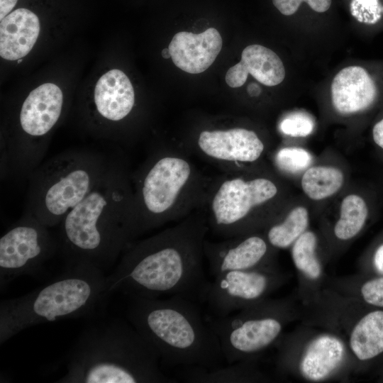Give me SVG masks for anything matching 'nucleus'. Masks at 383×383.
Here are the masks:
<instances>
[{"label":"nucleus","mask_w":383,"mask_h":383,"mask_svg":"<svg viewBox=\"0 0 383 383\" xmlns=\"http://www.w3.org/2000/svg\"><path fill=\"white\" fill-rule=\"evenodd\" d=\"M223 40L214 28L195 34L187 31L176 33L169 50L173 63L190 74L206 71L215 61L222 48Z\"/></svg>","instance_id":"nucleus-15"},{"label":"nucleus","mask_w":383,"mask_h":383,"mask_svg":"<svg viewBox=\"0 0 383 383\" xmlns=\"http://www.w3.org/2000/svg\"><path fill=\"white\" fill-rule=\"evenodd\" d=\"M368 215L365 200L357 194L346 196L341 202L340 213L334 228L335 236L342 240L355 236L363 228Z\"/></svg>","instance_id":"nucleus-22"},{"label":"nucleus","mask_w":383,"mask_h":383,"mask_svg":"<svg viewBox=\"0 0 383 383\" xmlns=\"http://www.w3.org/2000/svg\"><path fill=\"white\" fill-rule=\"evenodd\" d=\"M268 240L260 235H240L219 242L204 241V251L209 271L216 277L222 273L258 268L266 260Z\"/></svg>","instance_id":"nucleus-13"},{"label":"nucleus","mask_w":383,"mask_h":383,"mask_svg":"<svg viewBox=\"0 0 383 383\" xmlns=\"http://www.w3.org/2000/svg\"><path fill=\"white\" fill-rule=\"evenodd\" d=\"M18 0H0V19H3L16 6Z\"/></svg>","instance_id":"nucleus-33"},{"label":"nucleus","mask_w":383,"mask_h":383,"mask_svg":"<svg viewBox=\"0 0 383 383\" xmlns=\"http://www.w3.org/2000/svg\"><path fill=\"white\" fill-rule=\"evenodd\" d=\"M344 182L343 172L331 166L318 165L306 170L301 178L305 194L313 200H322L335 194Z\"/></svg>","instance_id":"nucleus-21"},{"label":"nucleus","mask_w":383,"mask_h":383,"mask_svg":"<svg viewBox=\"0 0 383 383\" xmlns=\"http://www.w3.org/2000/svg\"><path fill=\"white\" fill-rule=\"evenodd\" d=\"M267 87H274L283 82L285 69L280 57L271 49L253 44L244 48L240 61L231 67L225 79L231 88L242 87L248 75Z\"/></svg>","instance_id":"nucleus-16"},{"label":"nucleus","mask_w":383,"mask_h":383,"mask_svg":"<svg viewBox=\"0 0 383 383\" xmlns=\"http://www.w3.org/2000/svg\"><path fill=\"white\" fill-rule=\"evenodd\" d=\"M303 1L307 3L313 11L323 13L329 9L332 0H272L274 6L285 16L295 13Z\"/></svg>","instance_id":"nucleus-29"},{"label":"nucleus","mask_w":383,"mask_h":383,"mask_svg":"<svg viewBox=\"0 0 383 383\" xmlns=\"http://www.w3.org/2000/svg\"><path fill=\"white\" fill-rule=\"evenodd\" d=\"M162 56L165 59H169L171 58V55L169 50V48H164L162 51Z\"/></svg>","instance_id":"nucleus-34"},{"label":"nucleus","mask_w":383,"mask_h":383,"mask_svg":"<svg viewBox=\"0 0 383 383\" xmlns=\"http://www.w3.org/2000/svg\"><path fill=\"white\" fill-rule=\"evenodd\" d=\"M316 246V235L306 231L296 239L292 250L296 267L311 279H318L321 274V267L315 252Z\"/></svg>","instance_id":"nucleus-25"},{"label":"nucleus","mask_w":383,"mask_h":383,"mask_svg":"<svg viewBox=\"0 0 383 383\" xmlns=\"http://www.w3.org/2000/svg\"><path fill=\"white\" fill-rule=\"evenodd\" d=\"M154 349L130 323L93 326L79 337L66 357L59 383H170Z\"/></svg>","instance_id":"nucleus-4"},{"label":"nucleus","mask_w":383,"mask_h":383,"mask_svg":"<svg viewBox=\"0 0 383 383\" xmlns=\"http://www.w3.org/2000/svg\"><path fill=\"white\" fill-rule=\"evenodd\" d=\"M360 293L366 304L383 309V276L365 282L361 287Z\"/></svg>","instance_id":"nucleus-30"},{"label":"nucleus","mask_w":383,"mask_h":383,"mask_svg":"<svg viewBox=\"0 0 383 383\" xmlns=\"http://www.w3.org/2000/svg\"><path fill=\"white\" fill-rule=\"evenodd\" d=\"M129 323L168 365L211 369L224 360L216 334L194 301L180 295L131 297Z\"/></svg>","instance_id":"nucleus-3"},{"label":"nucleus","mask_w":383,"mask_h":383,"mask_svg":"<svg viewBox=\"0 0 383 383\" xmlns=\"http://www.w3.org/2000/svg\"><path fill=\"white\" fill-rule=\"evenodd\" d=\"M350 346L362 362L371 361L383 355V309L369 311L358 321L352 331Z\"/></svg>","instance_id":"nucleus-20"},{"label":"nucleus","mask_w":383,"mask_h":383,"mask_svg":"<svg viewBox=\"0 0 383 383\" xmlns=\"http://www.w3.org/2000/svg\"><path fill=\"white\" fill-rule=\"evenodd\" d=\"M209 231L201 209L174 226L133 242L106 276L109 294L159 298L180 295L205 300L209 282L204 270V244Z\"/></svg>","instance_id":"nucleus-1"},{"label":"nucleus","mask_w":383,"mask_h":383,"mask_svg":"<svg viewBox=\"0 0 383 383\" xmlns=\"http://www.w3.org/2000/svg\"><path fill=\"white\" fill-rule=\"evenodd\" d=\"M372 138L374 143L383 149V118L374 125Z\"/></svg>","instance_id":"nucleus-32"},{"label":"nucleus","mask_w":383,"mask_h":383,"mask_svg":"<svg viewBox=\"0 0 383 383\" xmlns=\"http://www.w3.org/2000/svg\"><path fill=\"white\" fill-rule=\"evenodd\" d=\"M119 157L100 150H65L42 162L30 174L24 213L48 228L67 213L104 179Z\"/></svg>","instance_id":"nucleus-7"},{"label":"nucleus","mask_w":383,"mask_h":383,"mask_svg":"<svg viewBox=\"0 0 383 383\" xmlns=\"http://www.w3.org/2000/svg\"><path fill=\"white\" fill-rule=\"evenodd\" d=\"M40 32L38 16L26 9L9 13L0 23V55L9 60L26 56L35 45Z\"/></svg>","instance_id":"nucleus-18"},{"label":"nucleus","mask_w":383,"mask_h":383,"mask_svg":"<svg viewBox=\"0 0 383 383\" xmlns=\"http://www.w3.org/2000/svg\"><path fill=\"white\" fill-rule=\"evenodd\" d=\"M372 263L374 270L381 276H383V244L380 245L375 250Z\"/></svg>","instance_id":"nucleus-31"},{"label":"nucleus","mask_w":383,"mask_h":383,"mask_svg":"<svg viewBox=\"0 0 383 383\" xmlns=\"http://www.w3.org/2000/svg\"><path fill=\"white\" fill-rule=\"evenodd\" d=\"M94 101L99 115L109 122H119L133 111L135 93L126 74L111 70L98 80Z\"/></svg>","instance_id":"nucleus-17"},{"label":"nucleus","mask_w":383,"mask_h":383,"mask_svg":"<svg viewBox=\"0 0 383 383\" xmlns=\"http://www.w3.org/2000/svg\"><path fill=\"white\" fill-rule=\"evenodd\" d=\"M308 222L309 213L306 209L303 206L296 207L282 222L270 227L267 240L274 248H287L305 232Z\"/></svg>","instance_id":"nucleus-24"},{"label":"nucleus","mask_w":383,"mask_h":383,"mask_svg":"<svg viewBox=\"0 0 383 383\" xmlns=\"http://www.w3.org/2000/svg\"><path fill=\"white\" fill-rule=\"evenodd\" d=\"M274 162L278 168L284 172L298 173L311 165L312 156L304 148L287 147L277 152Z\"/></svg>","instance_id":"nucleus-26"},{"label":"nucleus","mask_w":383,"mask_h":383,"mask_svg":"<svg viewBox=\"0 0 383 383\" xmlns=\"http://www.w3.org/2000/svg\"><path fill=\"white\" fill-rule=\"evenodd\" d=\"M352 13L360 22L376 26L383 20V0H353Z\"/></svg>","instance_id":"nucleus-27"},{"label":"nucleus","mask_w":383,"mask_h":383,"mask_svg":"<svg viewBox=\"0 0 383 383\" xmlns=\"http://www.w3.org/2000/svg\"><path fill=\"white\" fill-rule=\"evenodd\" d=\"M276 183L266 177L223 172L211 179L201 209L209 230L228 238L249 231L252 217L278 194Z\"/></svg>","instance_id":"nucleus-8"},{"label":"nucleus","mask_w":383,"mask_h":383,"mask_svg":"<svg viewBox=\"0 0 383 383\" xmlns=\"http://www.w3.org/2000/svg\"><path fill=\"white\" fill-rule=\"evenodd\" d=\"M343 357L344 346L338 338L321 335L307 347L301 360V372L311 381L323 379L338 368Z\"/></svg>","instance_id":"nucleus-19"},{"label":"nucleus","mask_w":383,"mask_h":383,"mask_svg":"<svg viewBox=\"0 0 383 383\" xmlns=\"http://www.w3.org/2000/svg\"><path fill=\"white\" fill-rule=\"evenodd\" d=\"M262 310H243L236 315L216 316L208 322L219 340L228 364L247 358L269 346L280 334L279 319Z\"/></svg>","instance_id":"nucleus-10"},{"label":"nucleus","mask_w":383,"mask_h":383,"mask_svg":"<svg viewBox=\"0 0 383 383\" xmlns=\"http://www.w3.org/2000/svg\"><path fill=\"white\" fill-rule=\"evenodd\" d=\"M184 374V379L196 383H235L250 379V367L245 359L226 367L211 369L192 367H189Z\"/></svg>","instance_id":"nucleus-23"},{"label":"nucleus","mask_w":383,"mask_h":383,"mask_svg":"<svg viewBox=\"0 0 383 383\" xmlns=\"http://www.w3.org/2000/svg\"><path fill=\"white\" fill-rule=\"evenodd\" d=\"M22 61H23V60L18 59L17 62H18V63H21Z\"/></svg>","instance_id":"nucleus-35"},{"label":"nucleus","mask_w":383,"mask_h":383,"mask_svg":"<svg viewBox=\"0 0 383 383\" xmlns=\"http://www.w3.org/2000/svg\"><path fill=\"white\" fill-rule=\"evenodd\" d=\"M382 87L369 70L359 65L343 68L333 77L331 94L335 109L353 114L372 108L381 96Z\"/></svg>","instance_id":"nucleus-14"},{"label":"nucleus","mask_w":383,"mask_h":383,"mask_svg":"<svg viewBox=\"0 0 383 383\" xmlns=\"http://www.w3.org/2000/svg\"><path fill=\"white\" fill-rule=\"evenodd\" d=\"M33 216L23 213L0 238V289L22 275H35L58 250V242Z\"/></svg>","instance_id":"nucleus-9"},{"label":"nucleus","mask_w":383,"mask_h":383,"mask_svg":"<svg viewBox=\"0 0 383 383\" xmlns=\"http://www.w3.org/2000/svg\"><path fill=\"white\" fill-rule=\"evenodd\" d=\"M211 179L201 173L185 150H151L131 174L135 237L201 209Z\"/></svg>","instance_id":"nucleus-5"},{"label":"nucleus","mask_w":383,"mask_h":383,"mask_svg":"<svg viewBox=\"0 0 383 383\" xmlns=\"http://www.w3.org/2000/svg\"><path fill=\"white\" fill-rule=\"evenodd\" d=\"M272 284V277L258 268L230 271L209 282L205 300L216 316H225L260 300Z\"/></svg>","instance_id":"nucleus-12"},{"label":"nucleus","mask_w":383,"mask_h":383,"mask_svg":"<svg viewBox=\"0 0 383 383\" xmlns=\"http://www.w3.org/2000/svg\"><path fill=\"white\" fill-rule=\"evenodd\" d=\"M109 295L104 271L88 262L66 265L52 281L0 304V344L42 323L93 313Z\"/></svg>","instance_id":"nucleus-6"},{"label":"nucleus","mask_w":383,"mask_h":383,"mask_svg":"<svg viewBox=\"0 0 383 383\" xmlns=\"http://www.w3.org/2000/svg\"><path fill=\"white\" fill-rule=\"evenodd\" d=\"M265 145L252 130L243 127L205 129L197 135L193 152L223 172H240L256 162Z\"/></svg>","instance_id":"nucleus-11"},{"label":"nucleus","mask_w":383,"mask_h":383,"mask_svg":"<svg viewBox=\"0 0 383 383\" xmlns=\"http://www.w3.org/2000/svg\"><path fill=\"white\" fill-rule=\"evenodd\" d=\"M131 174L119 157L104 179L65 216L57 239L66 265L88 262L104 271L135 241Z\"/></svg>","instance_id":"nucleus-2"},{"label":"nucleus","mask_w":383,"mask_h":383,"mask_svg":"<svg viewBox=\"0 0 383 383\" xmlns=\"http://www.w3.org/2000/svg\"><path fill=\"white\" fill-rule=\"evenodd\" d=\"M281 131L292 137H305L313 129V122L305 114L296 113L287 116L279 126Z\"/></svg>","instance_id":"nucleus-28"}]
</instances>
